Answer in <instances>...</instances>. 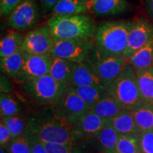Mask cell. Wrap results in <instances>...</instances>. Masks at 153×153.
I'll use <instances>...</instances> for the list:
<instances>
[{
    "instance_id": "32",
    "label": "cell",
    "mask_w": 153,
    "mask_h": 153,
    "mask_svg": "<svg viewBox=\"0 0 153 153\" xmlns=\"http://www.w3.org/2000/svg\"><path fill=\"white\" fill-rule=\"evenodd\" d=\"M139 143L141 153H153V130L140 134Z\"/></svg>"
},
{
    "instance_id": "36",
    "label": "cell",
    "mask_w": 153,
    "mask_h": 153,
    "mask_svg": "<svg viewBox=\"0 0 153 153\" xmlns=\"http://www.w3.org/2000/svg\"><path fill=\"white\" fill-rule=\"evenodd\" d=\"M43 7L46 11H51L57 2V0H40Z\"/></svg>"
},
{
    "instance_id": "28",
    "label": "cell",
    "mask_w": 153,
    "mask_h": 153,
    "mask_svg": "<svg viewBox=\"0 0 153 153\" xmlns=\"http://www.w3.org/2000/svg\"><path fill=\"white\" fill-rule=\"evenodd\" d=\"M27 116L28 114L21 113L14 116L1 117V121H2L8 127L9 131H11L13 139L16 138L25 133L26 129Z\"/></svg>"
},
{
    "instance_id": "6",
    "label": "cell",
    "mask_w": 153,
    "mask_h": 153,
    "mask_svg": "<svg viewBox=\"0 0 153 153\" xmlns=\"http://www.w3.org/2000/svg\"><path fill=\"white\" fill-rule=\"evenodd\" d=\"M94 48L93 38L57 40L54 41L51 55L53 57L81 63L89 57Z\"/></svg>"
},
{
    "instance_id": "21",
    "label": "cell",
    "mask_w": 153,
    "mask_h": 153,
    "mask_svg": "<svg viewBox=\"0 0 153 153\" xmlns=\"http://www.w3.org/2000/svg\"><path fill=\"white\" fill-rule=\"evenodd\" d=\"M118 137L119 133L112 126L106 124L98 135L91 140L95 143L98 152L114 153L116 152Z\"/></svg>"
},
{
    "instance_id": "1",
    "label": "cell",
    "mask_w": 153,
    "mask_h": 153,
    "mask_svg": "<svg viewBox=\"0 0 153 153\" xmlns=\"http://www.w3.org/2000/svg\"><path fill=\"white\" fill-rule=\"evenodd\" d=\"M25 133L41 142L70 143L74 141L73 126L57 104L34 108L28 114Z\"/></svg>"
},
{
    "instance_id": "5",
    "label": "cell",
    "mask_w": 153,
    "mask_h": 153,
    "mask_svg": "<svg viewBox=\"0 0 153 153\" xmlns=\"http://www.w3.org/2000/svg\"><path fill=\"white\" fill-rule=\"evenodd\" d=\"M105 90L126 109H132L144 101L140 93L135 71L129 62Z\"/></svg>"
},
{
    "instance_id": "19",
    "label": "cell",
    "mask_w": 153,
    "mask_h": 153,
    "mask_svg": "<svg viewBox=\"0 0 153 153\" xmlns=\"http://www.w3.org/2000/svg\"><path fill=\"white\" fill-rule=\"evenodd\" d=\"M124 108L118 101L108 94L99 101L94 106L89 109V111L98 115L104 120H108L114 117Z\"/></svg>"
},
{
    "instance_id": "2",
    "label": "cell",
    "mask_w": 153,
    "mask_h": 153,
    "mask_svg": "<svg viewBox=\"0 0 153 153\" xmlns=\"http://www.w3.org/2000/svg\"><path fill=\"white\" fill-rule=\"evenodd\" d=\"M131 27V21L107 22L97 26L93 39L98 54L102 57L123 56Z\"/></svg>"
},
{
    "instance_id": "34",
    "label": "cell",
    "mask_w": 153,
    "mask_h": 153,
    "mask_svg": "<svg viewBox=\"0 0 153 153\" xmlns=\"http://www.w3.org/2000/svg\"><path fill=\"white\" fill-rule=\"evenodd\" d=\"M12 135L7 126L1 121L0 123V145L2 148H6L12 140Z\"/></svg>"
},
{
    "instance_id": "42",
    "label": "cell",
    "mask_w": 153,
    "mask_h": 153,
    "mask_svg": "<svg viewBox=\"0 0 153 153\" xmlns=\"http://www.w3.org/2000/svg\"><path fill=\"white\" fill-rule=\"evenodd\" d=\"M140 153H141V152H140Z\"/></svg>"
},
{
    "instance_id": "40",
    "label": "cell",
    "mask_w": 153,
    "mask_h": 153,
    "mask_svg": "<svg viewBox=\"0 0 153 153\" xmlns=\"http://www.w3.org/2000/svg\"><path fill=\"white\" fill-rule=\"evenodd\" d=\"M76 153H85V152H76Z\"/></svg>"
},
{
    "instance_id": "20",
    "label": "cell",
    "mask_w": 153,
    "mask_h": 153,
    "mask_svg": "<svg viewBox=\"0 0 153 153\" xmlns=\"http://www.w3.org/2000/svg\"><path fill=\"white\" fill-rule=\"evenodd\" d=\"M131 110L141 133L153 130V104L152 103L143 101Z\"/></svg>"
},
{
    "instance_id": "35",
    "label": "cell",
    "mask_w": 153,
    "mask_h": 153,
    "mask_svg": "<svg viewBox=\"0 0 153 153\" xmlns=\"http://www.w3.org/2000/svg\"><path fill=\"white\" fill-rule=\"evenodd\" d=\"M27 136L29 139L31 153H48L46 149H45V146H44L41 141L35 138L33 136H30V135H28Z\"/></svg>"
},
{
    "instance_id": "37",
    "label": "cell",
    "mask_w": 153,
    "mask_h": 153,
    "mask_svg": "<svg viewBox=\"0 0 153 153\" xmlns=\"http://www.w3.org/2000/svg\"><path fill=\"white\" fill-rule=\"evenodd\" d=\"M145 9L149 16L153 20V0H145Z\"/></svg>"
},
{
    "instance_id": "24",
    "label": "cell",
    "mask_w": 153,
    "mask_h": 153,
    "mask_svg": "<svg viewBox=\"0 0 153 153\" xmlns=\"http://www.w3.org/2000/svg\"><path fill=\"white\" fill-rule=\"evenodd\" d=\"M128 59L135 70H143L153 66V40Z\"/></svg>"
},
{
    "instance_id": "38",
    "label": "cell",
    "mask_w": 153,
    "mask_h": 153,
    "mask_svg": "<svg viewBox=\"0 0 153 153\" xmlns=\"http://www.w3.org/2000/svg\"><path fill=\"white\" fill-rule=\"evenodd\" d=\"M7 152H7V150H6L4 148L1 147V148H0V153H7Z\"/></svg>"
},
{
    "instance_id": "33",
    "label": "cell",
    "mask_w": 153,
    "mask_h": 153,
    "mask_svg": "<svg viewBox=\"0 0 153 153\" xmlns=\"http://www.w3.org/2000/svg\"><path fill=\"white\" fill-rule=\"evenodd\" d=\"M24 0H0L1 16H7Z\"/></svg>"
},
{
    "instance_id": "12",
    "label": "cell",
    "mask_w": 153,
    "mask_h": 153,
    "mask_svg": "<svg viewBox=\"0 0 153 153\" xmlns=\"http://www.w3.org/2000/svg\"><path fill=\"white\" fill-rule=\"evenodd\" d=\"M57 105L62 114L73 126L89 111V107L71 87H68L62 100Z\"/></svg>"
},
{
    "instance_id": "17",
    "label": "cell",
    "mask_w": 153,
    "mask_h": 153,
    "mask_svg": "<svg viewBox=\"0 0 153 153\" xmlns=\"http://www.w3.org/2000/svg\"><path fill=\"white\" fill-rule=\"evenodd\" d=\"M74 65L75 62L71 61L53 57L49 74L62 87L68 89L71 81Z\"/></svg>"
},
{
    "instance_id": "25",
    "label": "cell",
    "mask_w": 153,
    "mask_h": 153,
    "mask_svg": "<svg viewBox=\"0 0 153 153\" xmlns=\"http://www.w3.org/2000/svg\"><path fill=\"white\" fill-rule=\"evenodd\" d=\"M25 35L20 31L11 30L0 41V57L9 56L22 48Z\"/></svg>"
},
{
    "instance_id": "18",
    "label": "cell",
    "mask_w": 153,
    "mask_h": 153,
    "mask_svg": "<svg viewBox=\"0 0 153 153\" xmlns=\"http://www.w3.org/2000/svg\"><path fill=\"white\" fill-rule=\"evenodd\" d=\"M89 10V1L85 0H57L51 11L52 16L82 14Z\"/></svg>"
},
{
    "instance_id": "29",
    "label": "cell",
    "mask_w": 153,
    "mask_h": 153,
    "mask_svg": "<svg viewBox=\"0 0 153 153\" xmlns=\"http://www.w3.org/2000/svg\"><path fill=\"white\" fill-rule=\"evenodd\" d=\"M139 135L133 134H119L116 153H140Z\"/></svg>"
},
{
    "instance_id": "41",
    "label": "cell",
    "mask_w": 153,
    "mask_h": 153,
    "mask_svg": "<svg viewBox=\"0 0 153 153\" xmlns=\"http://www.w3.org/2000/svg\"><path fill=\"white\" fill-rule=\"evenodd\" d=\"M85 1H90V0H85Z\"/></svg>"
},
{
    "instance_id": "30",
    "label": "cell",
    "mask_w": 153,
    "mask_h": 153,
    "mask_svg": "<svg viewBox=\"0 0 153 153\" xmlns=\"http://www.w3.org/2000/svg\"><path fill=\"white\" fill-rule=\"evenodd\" d=\"M8 153H31L29 139L26 134L12 139L5 148Z\"/></svg>"
},
{
    "instance_id": "13",
    "label": "cell",
    "mask_w": 153,
    "mask_h": 153,
    "mask_svg": "<svg viewBox=\"0 0 153 153\" xmlns=\"http://www.w3.org/2000/svg\"><path fill=\"white\" fill-rule=\"evenodd\" d=\"M106 125V120L89 111L73 126L74 141L78 139H93Z\"/></svg>"
},
{
    "instance_id": "4",
    "label": "cell",
    "mask_w": 153,
    "mask_h": 153,
    "mask_svg": "<svg viewBox=\"0 0 153 153\" xmlns=\"http://www.w3.org/2000/svg\"><path fill=\"white\" fill-rule=\"evenodd\" d=\"M47 24L54 41L93 38L97 27L94 19L83 14L52 16Z\"/></svg>"
},
{
    "instance_id": "22",
    "label": "cell",
    "mask_w": 153,
    "mask_h": 153,
    "mask_svg": "<svg viewBox=\"0 0 153 153\" xmlns=\"http://www.w3.org/2000/svg\"><path fill=\"white\" fill-rule=\"evenodd\" d=\"M24 51L20 48L13 54L0 59L1 72L14 81L18 77L24 64Z\"/></svg>"
},
{
    "instance_id": "7",
    "label": "cell",
    "mask_w": 153,
    "mask_h": 153,
    "mask_svg": "<svg viewBox=\"0 0 153 153\" xmlns=\"http://www.w3.org/2000/svg\"><path fill=\"white\" fill-rule=\"evenodd\" d=\"M90 64L106 86L113 81L122 71L128 59L123 56L102 57L96 51V47L86 60Z\"/></svg>"
},
{
    "instance_id": "3",
    "label": "cell",
    "mask_w": 153,
    "mask_h": 153,
    "mask_svg": "<svg viewBox=\"0 0 153 153\" xmlns=\"http://www.w3.org/2000/svg\"><path fill=\"white\" fill-rule=\"evenodd\" d=\"M18 85L21 95L34 108L59 104L67 90L49 74Z\"/></svg>"
},
{
    "instance_id": "9",
    "label": "cell",
    "mask_w": 153,
    "mask_h": 153,
    "mask_svg": "<svg viewBox=\"0 0 153 153\" xmlns=\"http://www.w3.org/2000/svg\"><path fill=\"white\" fill-rule=\"evenodd\" d=\"M52 62L53 57L51 53L34 55L24 51V64L15 82L17 84H21L46 75L49 74Z\"/></svg>"
},
{
    "instance_id": "23",
    "label": "cell",
    "mask_w": 153,
    "mask_h": 153,
    "mask_svg": "<svg viewBox=\"0 0 153 153\" xmlns=\"http://www.w3.org/2000/svg\"><path fill=\"white\" fill-rule=\"evenodd\" d=\"M135 71L141 97L153 104V66Z\"/></svg>"
},
{
    "instance_id": "26",
    "label": "cell",
    "mask_w": 153,
    "mask_h": 153,
    "mask_svg": "<svg viewBox=\"0 0 153 153\" xmlns=\"http://www.w3.org/2000/svg\"><path fill=\"white\" fill-rule=\"evenodd\" d=\"M24 111V105L20 101L9 93L1 92L0 94V114L1 117L14 116Z\"/></svg>"
},
{
    "instance_id": "10",
    "label": "cell",
    "mask_w": 153,
    "mask_h": 153,
    "mask_svg": "<svg viewBox=\"0 0 153 153\" xmlns=\"http://www.w3.org/2000/svg\"><path fill=\"white\" fill-rule=\"evenodd\" d=\"M152 40L153 23L148 19L137 17L131 21L128 41L123 56L128 58Z\"/></svg>"
},
{
    "instance_id": "11",
    "label": "cell",
    "mask_w": 153,
    "mask_h": 153,
    "mask_svg": "<svg viewBox=\"0 0 153 153\" xmlns=\"http://www.w3.org/2000/svg\"><path fill=\"white\" fill-rule=\"evenodd\" d=\"M53 44L54 39L47 24L34 28L26 34L21 48L30 54H50Z\"/></svg>"
},
{
    "instance_id": "39",
    "label": "cell",
    "mask_w": 153,
    "mask_h": 153,
    "mask_svg": "<svg viewBox=\"0 0 153 153\" xmlns=\"http://www.w3.org/2000/svg\"><path fill=\"white\" fill-rule=\"evenodd\" d=\"M97 153H111V152H101V151H99ZM114 153H116V152H114Z\"/></svg>"
},
{
    "instance_id": "8",
    "label": "cell",
    "mask_w": 153,
    "mask_h": 153,
    "mask_svg": "<svg viewBox=\"0 0 153 153\" xmlns=\"http://www.w3.org/2000/svg\"><path fill=\"white\" fill-rule=\"evenodd\" d=\"M40 11L35 0H24L9 14L7 24L17 31L33 28L39 22Z\"/></svg>"
},
{
    "instance_id": "16",
    "label": "cell",
    "mask_w": 153,
    "mask_h": 153,
    "mask_svg": "<svg viewBox=\"0 0 153 153\" xmlns=\"http://www.w3.org/2000/svg\"><path fill=\"white\" fill-rule=\"evenodd\" d=\"M89 11L97 16H109L120 14L128 7L126 0H90Z\"/></svg>"
},
{
    "instance_id": "14",
    "label": "cell",
    "mask_w": 153,
    "mask_h": 153,
    "mask_svg": "<svg viewBox=\"0 0 153 153\" xmlns=\"http://www.w3.org/2000/svg\"><path fill=\"white\" fill-rule=\"evenodd\" d=\"M70 86L71 87L90 86V87H99L101 89H105L106 87L104 82L87 61L81 63H75Z\"/></svg>"
},
{
    "instance_id": "15",
    "label": "cell",
    "mask_w": 153,
    "mask_h": 153,
    "mask_svg": "<svg viewBox=\"0 0 153 153\" xmlns=\"http://www.w3.org/2000/svg\"><path fill=\"white\" fill-rule=\"evenodd\" d=\"M106 124L112 126L119 134L140 135L141 133L131 109L124 108L114 117L107 120Z\"/></svg>"
},
{
    "instance_id": "31",
    "label": "cell",
    "mask_w": 153,
    "mask_h": 153,
    "mask_svg": "<svg viewBox=\"0 0 153 153\" xmlns=\"http://www.w3.org/2000/svg\"><path fill=\"white\" fill-rule=\"evenodd\" d=\"M48 153H76L81 151L74 147V141L70 143L42 142Z\"/></svg>"
},
{
    "instance_id": "27",
    "label": "cell",
    "mask_w": 153,
    "mask_h": 153,
    "mask_svg": "<svg viewBox=\"0 0 153 153\" xmlns=\"http://www.w3.org/2000/svg\"><path fill=\"white\" fill-rule=\"evenodd\" d=\"M70 87H71V86H70ZM71 87L73 88L76 93L87 104V106L89 107V109L107 94L105 89L90 87V86H88V87L78 86V87Z\"/></svg>"
}]
</instances>
